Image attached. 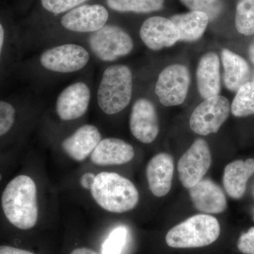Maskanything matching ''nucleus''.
<instances>
[{"label":"nucleus","mask_w":254,"mask_h":254,"mask_svg":"<svg viewBox=\"0 0 254 254\" xmlns=\"http://www.w3.org/2000/svg\"><path fill=\"white\" fill-rule=\"evenodd\" d=\"M197 88L203 99L219 95L221 90L218 55L208 52L200 58L196 68Z\"/></svg>","instance_id":"15"},{"label":"nucleus","mask_w":254,"mask_h":254,"mask_svg":"<svg viewBox=\"0 0 254 254\" xmlns=\"http://www.w3.org/2000/svg\"><path fill=\"white\" fill-rule=\"evenodd\" d=\"M135 155L131 145L123 140L108 138L101 140L91 153L92 163L98 166L120 165L131 161Z\"/></svg>","instance_id":"17"},{"label":"nucleus","mask_w":254,"mask_h":254,"mask_svg":"<svg viewBox=\"0 0 254 254\" xmlns=\"http://www.w3.org/2000/svg\"><path fill=\"white\" fill-rule=\"evenodd\" d=\"M71 254H98L94 251L91 250V249L85 248H78L76 249L71 252Z\"/></svg>","instance_id":"32"},{"label":"nucleus","mask_w":254,"mask_h":254,"mask_svg":"<svg viewBox=\"0 0 254 254\" xmlns=\"http://www.w3.org/2000/svg\"><path fill=\"white\" fill-rule=\"evenodd\" d=\"M88 0H41L43 7L54 14H60L77 7Z\"/></svg>","instance_id":"27"},{"label":"nucleus","mask_w":254,"mask_h":254,"mask_svg":"<svg viewBox=\"0 0 254 254\" xmlns=\"http://www.w3.org/2000/svg\"><path fill=\"white\" fill-rule=\"evenodd\" d=\"M190 83L188 68L181 64H174L159 74L155 93L164 106H177L186 100Z\"/></svg>","instance_id":"6"},{"label":"nucleus","mask_w":254,"mask_h":254,"mask_svg":"<svg viewBox=\"0 0 254 254\" xmlns=\"http://www.w3.org/2000/svg\"><path fill=\"white\" fill-rule=\"evenodd\" d=\"M129 128L133 136L141 143L155 141L160 131L158 114L155 105L146 98H139L132 107Z\"/></svg>","instance_id":"11"},{"label":"nucleus","mask_w":254,"mask_h":254,"mask_svg":"<svg viewBox=\"0 0 254 254\" xmlns=\"http://www.w3.org/2000/svg\"><path fill=\"white\" fill-rule=\"evenodd\" d=\"M91 100V91L86 83H72L60 93L57 100L56 111L64 121H71L86 113Z\"/></svg>","instance_id":"13"},{"label":"nucleus","mask_w":254,"mask_h":254,"mask_svg":"<svg viewBox=\"0 0 254 254\" xmlns=\"http://www.w3.org/2000/svg\"><path fill=\"white\" fill-rule=\"evenodd\" d=\"M230 110L237 118L254 115V82H247L239 88Z\"/></svg>","instance_id":"23"},{"label":"nucleus","mask_w":254,"mask_h":254,"mask_svg":"<svg viewBox=\"0 0 254 254\" xmlns=\"http://www.w3.org/2000/svg\"><path fill=\"white\" fill-rule=\"evenodd\" d=\"M127 237V230L125 227L115 228L103 244L102 254H121L126 243Z\"/></svg>","instance_id":"26"},{"label":"nucleus","mask_w":254,"mask_h":254,"mask_svg":"<svg viewBox=\"0 0 254 254\" xmlns=\"http://www.w3.org/2000/svg\"><path fill=\"white\" fill-rule=\"evenodd\" d=\"M249 56H250L251 61L254 63V39L251 43L250 48H249Z\"/></svg>","instance_id":"34"},{"label":"nucleus","mask_w":254,"mask_h":254,"mask_svg":"<svg viewBox=\"0 0 254 254\" xmlns=\"http://www.w3.org/2000/svg\"><path fill=\"white\" fill-rule=\"evenodd\" d=\"M133 93L131 69L123 64L106 68L98 87L97 98L100 109L107 115L120 113L129 104Z\"/></svg>","instance_id":"3"},{"label":"nucleus","mask_w":254,"mask_h":254,"mask_svg":"<svg viewBox=\"0 0 254 254\" xmlns=\"http://www.w3.org/2000/svg\"><path fill=\"white\" fill-rule=\"evenodd\" d=\"M0 254H35L29 251L21 250L11 246H0Z\"/></svg>","instance_id":"30"},{"label":"nucleus","mask_w":254,"mask_h":254,"mask_svg":"<svg viewBox=\"0 0 254 254\" xmlns=\"http://www.w3.org/2000/svg\"><path fill=\"white\" fill-rule=\"evenodd\" d=\"M180 33V41L195 42L204 34L209 19L208 15L200 11H190L174 15L170 18Z\"/></svg>","instance_id":"21"},{"label":"nucleus","mask_w":254,"mask_h":254,"mask_svg":"<svg viewBox=\"0 0 254 254\" xmlns=\"http://www.w3.org/2000/svg\"><path fill=\"white\" fill-rule=\"evenodd\" d=\"M90 60L88 52L77 44H64L43 52L40 58L42 66L58 73H73L86 66Z\"/></svg>","instance_id":"9"},{"label":"nucleus","mask_w":254,"mask_h":254,"mask_svg":"<svg viewBox=\"0 0 254 254\" xmlns=\"http://www.w3.org/2000/svg\"><path fill=\"white\" fill-rule=\"evenodd\" d=\"M220 225L209 215H195L173 227L165 240L169 247L177 249L199 248L212 245L218 240Z\"/></svg>","instance_id":"4"},{"label":"nucleus","mask_w":254,"mask_h":254,"mask_svg":"<svg viewBox=\"0 0 254 254\" xmlns=\"http://www.w3.org/2000/svg\"><path fill=\"white\" fill-rule=\"evenodd\" d=\"M235 26L241 34L247 36L254 34V0H238Z\"/></svg>","instance_id":"24"},{"label":"nucleus","mask_w":254,"mask_h":254,"mask_svg":"<svg viewBox=\"0 0 254 254\" xmlns=\"http://www.w3.org/2000/svg\"><path fill=\"white\" fill-rule=\"evenodd\" d=\"M221 60L224 84L229 91L237 92L250 81V65L243 58L228 49L222 50Z\"/></svg>","instance_id":"20"},{"label":"nucleus","mask_w":254,"mask_h":254,"mask_svg":"<svg viewBox=\"0 0 254 254\" xmlns=\"http://www.w3.org/2000/svg\"><path fill=\"white\" fill-rule=\"evenodd\" d=\"M93 199L111 213H123L135 208L139 200L138 190L128 179L103 172L95 176L91 188Z\"/></svg>","instance_id":"2"},{"label":"nucleus","mask_w":254,"mask_h":254,"mask_svg":"<svg viewBox=\"0 0 254 254\" xmlns=\"http://www.w3.org/2000/svg\"><path fill=\"white\" fill-rule=\"evenodd\" d=\"M254 173V159L235 160L229 163L224 171L223 185L227 194L235 199L245 195L249 179Z\"/></svg>","instance_id":"19"},{"label":"nucleus","mask_w":254,"mask_h":254,"mask_svg":"<svg viewBox=\"0 0 254 254\" xmlns=\"http://www.w3.org/2000/svg\"><path fill=\"white\" fill-rule=\"evenodd\" d=\"M95 176L93 173H86L82 176L81 179V184L82 186L87 190H91L92 185L94 182Z\"/></svg>","instance_id":"31"},{"label":"nucleus","mask_w":254,"mask_h":254,"mask_svg":"<svg viewBox=\"0 0 254 254\" xmlns=\"http://www.w3.org/2000/svg\"><path fill=\"white\" fill-rule=\"evenodd\" d=\"M237 247L244 254H254V227L241 235Z\"/></svg>","instance_id":"29"},{"label":"nucleus","mask_w":254,"mask_h":254,"mask_svg":"<svg viewBox=\"0 0 254 254\" xmlns=\"http://www.w3.org/2000/svg\"><path fill=\"white\" fill-rule=\"evenodd\" d=\"M174 162L171 155L161 153L155 155L148 163L146 176L150 191L157 197L168 194L171 190Z\"/></svg>","instance_id":"16"},{"label":"nucleus","mask_w":254,"mask_h":254,"mask_svg":"<svg viewBox=\"0 0 254 254\" xmlns=\"http://www.w3.org/2000/svg\"><path fill=\"white\" fill-rule=\"evenodd\" d=\"M4 31L2 25L0 23V55H1V50L4 46Z\"/></svg>","instance_id":"33"},{"label":"nucleus","mask_w":254,"mask_h":254,"mask_svg":"<svg viewBox=\"0 0 254 254\" xmlns=\"http://www.w3.org/2000/svg\"><path fill=\"white\" fill-rule=\"evenodd\" d=\"M88 44L98 59L108 63L127 56L133 48L131 37L123 28L115 25H105L92 33Z\"/></svg>","instance_id":"5"},{"label":"nucleus","mask_w":254,"mask_h":254,"mask_svg":"<svg viewBox=\"0 0 254 254\" xmlns=\"http://www.w3.org/2000/svg\"><path fill=\"white\" fill-rule=\"evenodd\" d=\"M212 163L211 152L208 143L198 138L184 153L177 164L179 177L185 188L194 186L208 171Z\"/></svg>","instance_id":"8"},{"label":"nucleus","mask_w":254,"mask_h":254,"mask_svg":"<svg viewBox=\"0 0 254 254\" xmlns=\"http://www.w3.org/2000/svg\"><path fill=\"white\" fill-rule=\"evenodd\" d=\"M252 81L254 82V76H253V79H252Z\"/></svg>","instance_id":"35"},{"label":"nucleus","mask_w":254,"mask_h":254,"mask_svg":"<svg viewBox=\"0 0 254 254\" xmlns=\"http://www.w3.org/2000/svg\"><path fill=\"white\" fill-rule=\"evenodd\" d=\"M109 18L103 5L83 4L67 11L61 19L64 28L77 33H93L106 24Z\"/></svg>","instance_id":"10"},{"label":"nucleus","mask_w":254,"mask_h":254,"mask_svg":"<svg viewBox=\"0 0 254 254\" xmlns=\"http://www.w3.org/2000/svg\"><path fill=\"white\" fill-rule=\"evenodd\" d=\"M99 130L93 125H83L63 142V150L73 160L83 161L101 141Z\"/></svg>","instance_id":"18"},{"label":"nucleus","mask_w":254,"mask_h":254,"mask_svg":"<svg viewBox=\"0 0 254 254\" xmlns=\"http://www.w3.org/2000/svg\"><path fill=\"white\" fill-rule=\"evenodd\" d=\"M140 37L152 50L169 48L180 41V33L171 20L163 16L147 18L140 28Z\"/></svg>","instance_id":"12"},{"label":"nucleus","mask_w":254,"mask_h":254,"mask_svg":"<svg viewBox=\"0 0 254 254\" xmlns=\"http://www.w3.org/2000/svg\"><path fill=\"white\" fill-rule=\"evenodd\" d=\"M190 199L197 210L203 213H221L227 208L225 193L210 180H202L190 189Z\"/></svg>","instance_id":"14"},{"label":"nucleus","mask_w":254,"mask_h":254,"mask_svg":"<svg viewBox=\"0 0 254 254\" xmlns=\"http://www.w3.org/2000/svg\"><path fill=\"white\" fill-rule=\"evenodd\" d=\"M230 112V102L225 97L216 95L207 98L190 115V129L200 136L217 133L228 118Z\"/></svg>","instance_id":"7"},{"label":"nucleus","mask_w":254,"mask_h":254,"mask_svg":"<svg viewBox=\"0 0 254 254\" xmlns=\"http://www.w3.org/2000/svg\"><path fill=\"white\" fill-rule=\"evenodd\" d=\"M1 205L5 216L14 226L23 230L33 228L38 218L34 181L26 175L15 177L3 192Z\"/></svg>","instance_id":"1"},{"label":"nucleus","mask_w":254,"mask_h":254,"mask_svg":"<svg viewBox=\"0 0 254 254\" xmlns=\"http://www.w3.org/2000/svg\"><path fill=\"white\" fill-rule=\"evenodd\" d=\"M16 110L14 107L4 101H0V136L11 129L15 121Z\"/></svg>","instance_id":"28"},{"label":"nucleus","mask_w":254,"mask_h":254,"mask_svg":"<svg viewBox=\"0 0 254 254\" xmlns=\"http://www.w3.org/2000/svg\"><path fill=\"white\" fill-rule=\"evenodd\" d=\"M110 9L118 12L148 14L163 8L165 0H106Z\"/></svg>","instance_id":"22"},{"label":"nucleus","mask_w":254,"mask_h":254,"mask_svg":"<svg viewBox=\"0 0 254 254\" xmlns=\"http://www.w3.org/2000/svg\"><path fill=\"white\" fill-rule=\"evenodd\" d=\"M191 11H200L208 15L209 19L218 17L222 7V0H180Z\"/></svg>","instance_id":"25"}]
</instances>
